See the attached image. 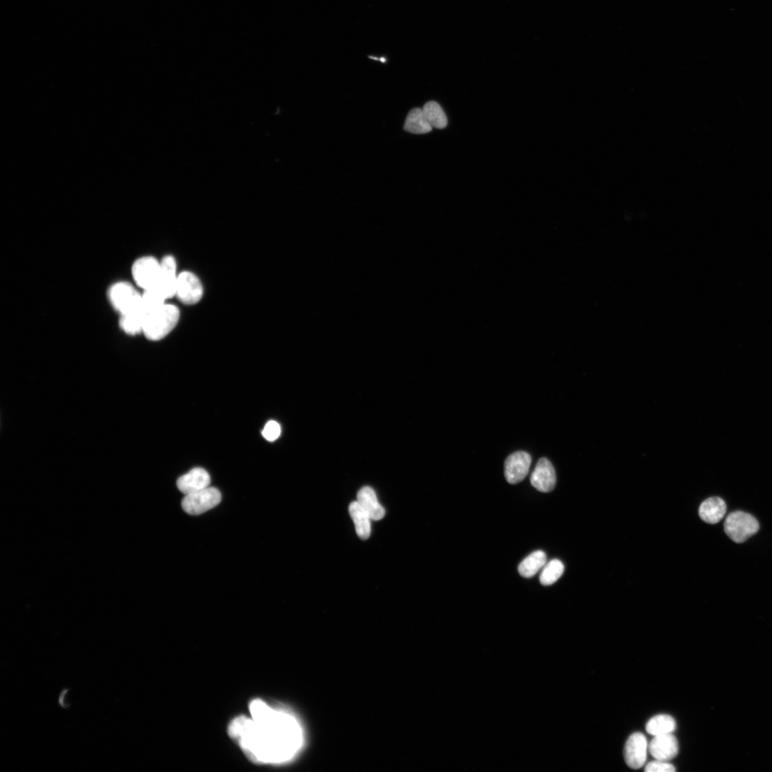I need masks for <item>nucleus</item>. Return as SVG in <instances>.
Returning a JSON list of instances; mask_svg holds the SVG:
<instances>
[{"label":"nucleus","instance_id":"5","mask_svg":"<svg viewBox=\"0 0 772 772\" xmlns=\"http://www.w3.org/2000/svg\"><path fill=\"white\" fill-rule=\"evenodd\" d=\"M220 491L207 487L197 492L185 495L182 501V509L191 515H200L218 506L221 501Z\"/></svg>","mask_w":772,"mask_h":772},{"label":"nucleus","instance_id":"1","mask_svg":"<svg viewBox=\"0 0 772 772\" xmlns=\"http://www.w3.org/2000/svg\"><path fill=\"white\" fill-rule=\"evenodd\" d=\"M250 717L241 716L229 725V735L253 762L279 764L293 760L303 745V731L289 712L271 707L261 699L249 706Z\"/></svg>","mask_w":772,"mask_h":772},{"label":"nucleus","instance_id":"12","mask_svg":"<svg viewBox=\"0 0 772 772\" xmlns=\"http://www.w3.org/2000/svg\"><path fill=\"white\" fill-rule=\"evenodd\" d=\"M649 751L655 760L670 761L678 753L677 739L672 734L654 736L649 744Z\"/></svg>","mask_w":772,"mask_h":772},{"label":"nucleus","instance_id":"11","mask_svg":"<svg viewBox=\"0 0 772 772\" xmlns=\"http://www.w3.org/2000/svg\"><path fill=\"white\" fill-rule=\"evenodd\" d=\"M531 483L536 490L543 493L552 491L556 483V476L552 463L546 458L538 461L531 476Z\"/></svg>","mask_w":772,"mask_h":772},{"label":"nucleus","instance_id":"18","mask_svg":"<svg viewBox=\"0 0 772 772\" xmlns=\"http://www.w3.org/2000/svg\"><path fill=\"white\" fill-rule=\"evenodd\" d=\"M676 729L675 719L668 714H659L650 719L646 725V732L653 736L672 734Z\"/></svg>","mask_w":772,"mask_h":772},{"label":"nucleus","instance_id":"21","mask_svg":"<svg viewBox=\"0 0 772 772\" xmlns=\"http://www.w3.org/2000/svg\"><path fill=\"white\" fill-rule=\"evenodd\" d=\"M425 118L432 128L444 129L448 125L447 114L440 105L435 101L426 103L422 109Z\"/></svg>","mask_w":772,"mask_h":772},{"label":"nucleus","instance_id":"23","mask_svg":"<svg viewBox=\"0 0 772 772\" xmlns=\"http://www.w3.org/2000/svg\"><path fill=\"white\" fill-rule=\"evenodd\" d=\"M647 772H673L676 771L674 766L667 761L655 760L651 762L645 766Z\"/></svg>","mask_w":772,"mask_h":772},{"label":"nucleus","instance_id":"6","mask_svg":"<svg viewBox=\"0 0 772 772\" xmlns=\"http://www.w3.org/2000/svg\"><path fill=\"white\" fill-rule=\"evenodd\" d=\"M160 270V262L155 257H140L132 265V275L135 284L144 291L156 287Z\"/></svg>","mask_w":772,"mask_h":772},{"label":"nucleus","instance_id":"16","mask_svg":"<svg viewBox=\"0 0 772 772\" xmlns=\"http://www.w3.org/2000/svg\"><path fill=\"white\" fill-rule=\"evenodd\" d=\"M349 512L356 526L358 535L363 540L368 539L371 532L370 518L358 501L350 504Z\"/></svg>","mask_w":772,"mask_h":772},{"label":"nucleus","instance_id":"25","mask_svg":"<svg viewBox=\"0 0 772 772\" xmlns=\"http://www.w3.org/2000/svg\"><path fill=\"white\" fill-rule=\"evenodd\" d=\"M69 692V689H63L59 696L58 704L62 708L65 710H67L70 707L69 704L65 703L66 696H67Z\"/></svg>","mask_w":772,"mask_h":772},{"label":"nucleus","instance_id":"15","mask_svg":"<svg viewBox=\"0 0 772 772\" xmlns=\"http://www.w3.org/2000/svg\"><path fill=\"white\" fill-rule=\"evenodd\" d=\"M727 513V505L723 499L712 497L701 504L698 510L701 520L710 524L719 523Z\"/></svg>","mask_w":772,"mask_h":772},{"label":"nucleus","instance_id":"17","mask_svg":"<svg viewBox=\"0 0 772 772\" xmlns=\"http://www.w3.org/2000/svg\"><path fill=\"white\" fill-rule=\"evenodd\" d=\"M146 315L141 308L121 316L120 327L123 332L130 336H136L143 333Z\"/></svg>","mask_w":772,"mask_h":772},{"label":"nucleus","instance_id":"4","mask_svg":"<svg viewBox=\"0 0 772 772\" xmlns=\"http://www.w3.org/2000/svg\"><path fill=\"white\" fill-rule=\"evenodd\" d=\"M108 298L112 307L121 316L134 312L142 306V294L127 282L112 285L109 289Z\"/></svg>","mask_w":772,"mask_h":772},{"label":"nucleus","instance_id":"8","mask_svg":"<svg viewBox=\"0 0 772 772\" xmlns=\"http://www.w3.org/2000/svg\"><path fill=\"white\" fill-rule=\"evenodd\" d=\"M649 744L644 735L636 732L627 739L624 746V759L628 767L639 769L646 761Z\"/></svg>","mask_w":772,"mask_h":772},{"label":"nucleus","instance_id":"9","mask_svg":"<svg viewBox=\"0 0 772 772\" xmlns=\"http://www.w3.org/2000/svg\"><path fill=\"white\" fill-rule=\"evenodd\" d=\"M178 275L174 257L168 255L160 262L158 282L155 287L166 300L175 296Z\"/></svg>","mask_w":772,"mask_h":772},{"label":"nucleus","instance_id":"19","mask_svg":"<svg viewBox=\"0 0 772 772\" xmlns=\"http://www.w3.org/2000/svg\"><path fill=\"white\" fill-rule=\"evenodd\" d=\"M431 126L425 118L422 109H412L406 119L404 124L405 131L416 135H423L432 130Z\"/></svg>","mask_w":772,"mask_h":772},{"label":"nucleus","instance_id":"22","mask_svg":"<svg viewBox=\"0 0 772 772\" xmlns=\"http://www.w3.org/2000/svg\"><path fill=\"white\" fill-rule=\"evenodd\" d=\"M564 572V564L558 559H554L544 566L540 576V582L544 586H549L556 582Z\"/></svg>","mask_w":772,"mask_h":772},{"label":"nucleus","instance_id":"3","mask_svg":"<svg viewBox=\"0 0 772 772\" xmlns=\"http://www.w3.org/2000/svg\"><path fill=\"white\" fill-rule=\"evenodd\" d=\"M760 524L753 515L737 511L728 515L724 522V531L731 540L741 544L760 530Z\"/></svg>","mask_w":772,"mask_h":772},{"label":"nucleus","instance_id":"20","mask_svg":"<svg viewBox=\"0 0 772 772\" xmlns=\"http://www.w3.org/2000/svg\"><path fill=\"white\" fill-rule=\"evenodd\" d=\"M547 557L542 551H536L527 556L519 566V573L524 578L534 576L547 565Z\"/></svg>","mask_w":772,"mask_h":772},{"label":"nucleus","instance_id":"14","mask_svg":"<svg viewBox=\"0 0 772 772\" xmlns=\"http://www.w3.org/2000/svg\"><path fill=\"white\" fill-rule=\"evenodd\" d=\"M357 501L371 520L379 521L385 517V509L379 504L375 491L368 486L359 490Z\"/></svg>","mask_w":772,"mask_h":772},{"label":"nucleus","instance_id":"2","mask_svg":"<svg viewBox=\"0 0 772 772\" xmlns=\"http://www.w3.org/2000/svg\"><path fill=\"white\" fill-rule=\"evenodd\" d=\"M178 308L171 304L162 307L151 313L146 318L143 334L151 341H159L166 338L175 329L180 320Z\"/></svg>","mask_w":772,"mask_h":772},{"label":"nucleus","instance_id":"10","mask_svg":"<svg viewBox=\"0 0 772 772\" xmlns=\"http://www.w3.org/2000/svg\"><path fill=\"white\" fill-rule=\"evenodd\" d=\"M531 464V457L525 452L511 454L505 461V477L508 483L517 484L527 477Z\"/></svg>","mask_w":772,"mask_h":772},{"label":"nucleus","instance_id":"13","mask_svg":"<svg viewBox=\"0 0 772 772\" xmlns=\"http://www.w3.org/2000/svg\"><path fill=\"white\" fill-rule=\"evenodd\" d=\"M210 477L202 468H195L189 473L180 477L177 481L178 489L185 495H189L209 486Z\"/></svg>","mask_w":772,"mask_h":772},{"label":"nucleus","instance_id":"24","mask_svg":"<svg viewBox=\"0 0 772 772\" xmlns=\"http://www.w3.org/2000/svg\"><path fill=\"white\" fill-rule=\"evenodd\" d=\"M280 434H282V428H280V424L275 420H270L265 426L262 432L263 436L268 441L277 440Z\"/></svg>","mask_w":772,"mask_h":772},{"label":"nucleus","instance_id":"7","mask_svg":"<svg viewBox=\"0 0 772 772\" xmlns=\"http://www.w3.org/2000/svg\"><path fill=\"white\" fill-rule=\"evenodd\" d=\"M203 287L200 279L193 273L184 271L178 275L175 296L185 305H195L203 298Z\"/></svg>","mask_w":772,"mask_h":772}]
</instances>
